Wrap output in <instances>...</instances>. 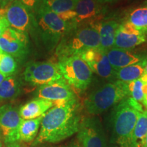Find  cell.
<instances>
[{"label": "cell", "instance_id": "obj_1", "mask_svg": "<svg viewBox=\"0 0 147 147\" xmlns=\"http://www.w3.org/2000/svg\"><path fill=\"white\" fill-rule=\"evenodd\" d=\"M80 124L79 104L76 98L55 104L43 115L35 143L63 141L77 133Z\"/></svg>", "mask_w": 147, "mask_h": 147}, {"label": "cell", "instance_id": "obj_2", "mask_svg": "<svg viewBox=\"0 0 147 147\" xmlns=\"http://www.w3.org/2000/svg\"><path fill=\"white\" fill-rule=\"evenodd\" d=\"M36 19L42 41L49 50L54 49L66 34L76 27L71 22L61 19L43 1L36 10Z\"/></svg>", "mask_w": 147, "mask_h": 147}, {"label": "cell", "instance_id": "obj_3", "mask_svg": "<svg viewBox=\"0 0 147 147\" xmlns=\"http://www.w3.org/2000/svg\"><path fill=\"white\" fill-rule=\"evenodd\" d=\"M100 39L95 23L76 27L62 38L59 45V57L80 55L85 51L100 47Z\"/></svg>", "mask_w": 147, "mask_h": 147}, {"label": "cell", "instance_id": "obj_4", "mask_svg": "<svg viewBox=\"0 0 147 147\" xmlns=\"http://www.w3.org/2000/svg\"><path fill=\"white\" fill-rule=\"evenodd\" d=\"M129 95L128 83L120 80L98 88L84 100V108L91 115H99L120 102Z\"/></svg>", "mask_w": 147, "mask_h": 147}, {"label": "cell", "instance_id": "obj_5", "mask_svg": "<svg viewBox=\"0 0 147 147\" xmlns=\"http://www.w3.org/2000/svg\"><path fill=\"white\" fill-rule=\"evenodd\" d=\"M137 103L132 98L123 99L114 112V133L121 147H134L131 142L132 134L140 113Z\"/></svg>", "mask_w": 147, "mask_h": 147}, {"label": "cell", "instance_id": "obj_6", "mask_svg": "<svg viewBox=\"0 0 147 147\" xmlns=\"http://www.w3.org/2000/svg\"><path fill=\"white\" fill-rule=\"evenodd\" d=\"M57 65L63 78L76 89L84 91L91 84L93 71L80 55L59 57Z\"/></svg>", "mask_w": 147, "mask_h": 147}, {"label": "cell", "instance_id": "obj_7", "mask_svg": "<svg viewBox=\"0 0 147 147\" xmlns=\"http://www.w3.org/2000/svg\"><path fill=\"white\" fill-rule=\"evenodd\" d=\"M24 79L33 85L42 86L63 78L57 64L50 61L31 62L23 73Z\"/></svg>", "mask_w": 147, "mask_h": 147}, {"label": "cell", "instance_id": "obj_8", "mask_svg": "<svg viewBox=\"0 0 147 147\" xmlns=\"http://www.w3.org/2000/svg\"><path fill=\"white\" fill-rule=\"evenodd\" d=\"M0 51L14 58L25 57L28 53L27 34L8 27L0 37Z\"/></svg>", "mask_w": 147, "mask_h": 147}, {"label": "cell", "instance_id": "obj_9", "mask_svg": "<svg viewBox=\"0 0 147 147\" xmlns=\"http://www.w3.org/2000/svg\"><path fill=\"white\" fill-rule=\"evenodd\" d=\"M23 119L19 110L11 104H5L0 107V131L6 143L19 140L18 130Z\"/></svg>", "mask_w": 147, "mask_h": 147}, {"label": "cell", "instance_id": "obj_10", "mask_svg": "<svg viewBox=\"0 0 147 147\" xmlns=\"http://www.w3.org/2000/svg\"><path fill=\"white\" fill-rule=\"evenodd\" d=\"M3 9V14L11 28L27 34L32 27L34 14L19 0H15Z\"/></svg>", "mask_w": 147, "mask_h": 147}, {"label": "cell", "instance_id": "obj_11", "mask_svg": "<svg viewBox=\"0 0 147 147\" xmlns=\"http://www.w3.org/2000/svg\"><path fill=\"white\" fill-rule=\"evenodd\" d=\"M38 98H42L57 104L76 99L74 92L63 78L51 83L40 86L38 90Z\"/></svg>", "mask_w": 147, "mask_h": 147}, {"label": "cell", "instance_id": "obj_12", "mask_svg": "<svg viewBox=\"0 0 147 147\" xmlns=\"http://www.w3.org/2000/svg\"><path fill=\"white\" fill-rule=\"evenodd\" d=\"M78 139L81 147H106L104 130L95 120L87 119L80 122Z\"/></svg>", "mask_w": 147, "mask_h": 147}, {"label": "cell", "instance_id": "obj_13", "mask_svg": "<svg viewBox=\"0 0 147 147\" xmlns=\"http://www.w3.org/2000/svg\"><path fill=\"white\" fill-rule=\"evenodd\" d=\"M89 65L93 72L104 78H112L115 77L114 70L106 54L99 48L89 49L80 55Z\"/></svg>", "mask_w": 147, "mask_h": 147}, {"label": "cell", "instance_id": "obj_14", "mask_svg": "<svg viewBox=\"0 0 147 147\" xmlns=\"http://www.w3.org/2000/svg\"><path fill=\"white\" fill-rule=\"evenodd\" d=\"M145 40L146 36L127 21L117 27L113 47L129 50L141 45Z\"/></svg>", "mask_w": 147, "mask_h": 147}, {"label": "cell", "instance_id": "obj_15", "mask_svg": "<svg viewBox=\"0 0 147 147\" xmlns=\"http://www.w3.org/2000/svg\"><path fill=\"white\" fill-rule=\"evenodd\" d=\"M100 5L97 0H78L74 10L75 17L71 23L76 27L84 22L93 21L94 23V19L101 15Z\"/></svg>", "mask_w": 147, "mask_h": 147}, {"label": "cell", "instance_id": "obj_16", "mask_svg": "<svg viewBox=\"0 0 147 147\" xmlns=\"http://www.w3.org/2000/svg\"><path fill=\"white\" fill-rule=\"evenodd\" d=\"M106 54L115 71L141 62V58L139 55L125 49L113 47L106 51Z\"/></svg>", "mask_w": 147, "mask_h": 147}, {"label": "cell", "instance_id": "obj_17", "mask_svg": "<svg viewBox=\"0 0 147 147\" xmlns=\"http://www.w3.org/2000/svg\"><path fill=\"white\" fill-rule=\"evenodd\" d=\"M54 105L49 100L36 98L22 106L19 110V115L24 120L36 119L43 116Z\"/></svg>", "mask_w": 147, "mask_h": 147}, {"label": "cell", "instance_id": "obj_18", "mask_svg": "<svg viewBox=\"0 0 147 147\" xmlns=\"http://www.w3.org/2000/svg\"><path fill=\"white\" fill-rule=\"evenodd\" d=\"M100 35V43L99 49L106 53L114 47L116 31L119 24L114 20L99 22L95 23Z\"/></svg>", "mask_w": 147, "mask_h": 147}, {"label": "cell", "instance_id": "obj_19", "mask_svg": "<svg viewBox=\"0 0 147 147\" xmlns=\"http://www.w3.org/2000/svg\"><path fill=\"white\" fill-rule=\"evenodd\" d=\"M78 0H43V2L65 21L71 22L75 17L74 10Z\"/></svg>", "mask_w": 147, "mask_h": 147}, {"label": "cell", "instance_id": "obj_20", "mask_svg": "<svg viewBox=\"0 0 147 147\" xmlns=\"http://www.w3.org/2000/svg\"><path fill=\"white\" fill-rule=\"evenodd\" d=\"M145 63L146 62H140L119 69L115 71V77L118 80L127 83L138 80L144 74Z\"/></svg>", "mask_w": 147, "mask_h": 147}, {"label": "cell", "instance_id": "obj_21", "mask_svg": "<svg viewBox=\"0 0 147 147\" xmlns=\"http://www.w3.org/2000/svg\"><path fill=\"white\" fill-rule=\"evenodd\" d=\"M43 116L34 119H23L18 130L19 140L24 142H31L38 134Z\"/></svg>", "mask_w": 147, "mask_h": 147}, {"label": "cell", "instance_id": "obj_22", "mask_svg": "<svg viewBox=\"0 0 147 147\" xmlns=\"http://www.w3.org/2000/svg\"><path fill=\"white\" fill-rule=\"evenodd\" d=\"M21 93V83L15 76L6 77L0 84V102L15 98Z\"/></svg>", "mask_w": 147, "mask_h": 147}, {"label": "cell", "instance_id": "obj_23", "mask_svg": "<svg viewBox=\"0 0 147 147\" xmlns=\"http://www.w3.org/2000/svg\"><path fill=\"white\" fill-rule=\"evenodd\" d=\"M134 28L147 34V6L140 7L134 10L129 16L128 21Z\"/></svg>", "mask_w": 147, "mask_h": 147}, {"label": "cell", "instance_id": "obj_24", "mask_svg": "<svg viewBox=\"0 0 147 147\" xmlns=\"http://www.w3.org/2000/svg\"><path fill=\"white\" fill-rule=\"evenodd\" d=\"M17 68L15 58L11 55L1 52L0 53V72L8 77L14 74Z\"/></svg>", "mask_w": 147, "mask_h": 147}, {"label": "cell", "instance_id": "obj_25", "mask_svg": "<svg viewBox=\"0 0 147 147\" xmlns=\"http://www.w3.org/2000/svg\"><path fill=\"white\" fill-rule=\"evenodd\" d=\"M144 83L141 78L134 80L128 83L129 95L132 99L136 102H143L144 97V93L143 91V87Z\"/></svg>", "mask_w": 147, "mask_h": 147}, {"label": "cell", "instance_id": "obj_26", "mask_svg": "<svg viewBox=\"0 0 147 147\" xmlns=\"http://www.w3.org/2000/svg\"><path fill=\"white\" fill-rule=\"evenodd\" d=\"M21 2L25 5L33 14H36V10L41 4L43 0H19Z\"/></svg>", "mask_w": 147, "mask_h": 147}, {"label": "cell", "instance_id": "obj_27", "mask_svg": "<svg viewBox=\"0 0 147 147\" xmlns=\"http://www.w3.org/2000/svg\"><path fill=\"white\" fill-rule=\"evenodd\" d=\"M3 14H4V9L3 8H0V37L8 27H10Z\"/></svg>", "mask_w": 147, "mask_h": 147}, {"label": "cell", "instance_id": "obj_28", "mask_svg": "<svg viewBox=\"0 0 147 147\" xmlns=\"http://www.w3.org/2000/svg\"><path fill=\"white\" fill-rule=\"evenodd\" d=\"M15 0H0V8H3L6 7L7 5L10 4L11 3H12Z\"/></svg>", "mask_w": 147, "mask_h": 147}, {"label": "cell", "instance_id": "obj_29", "mask_svg": "<svg viewBox=\"0 0 147 147\" xmlns=\"http://www.w3.org/2000/svg\"><path fill=\"white\" fill-rule=\"evenodd\" d=\"M97 1L100 4H104V3L115 2V1H117V0H97Z\"/></svg>", "mask_w": 147, "mask_h": 147}, {"label": "cell", "instance_id": "obj_30", "mask_svg": "<svg viewBox=\"0 0 147 147\" xmlns=\"http://www.w3.org/2000/svg\"><path fill=\"white\" fill-rule=\"evenodd\" d=\"M142 147H147V134L145 136L144 140H143L142 144Z\"/></svg>", "mask_w": 147, "mask_h": 147}, {"label": "cell", "instance_id": "obj_31", "mask_svg": "<svg viewBox=\"0 0 147 147\" xmlns=\"http://www.w3.org/2000/svg\"><path fill=\"white\" fill-rule=\"evenodd\" d=\"M3 136L1 132L0 131V147H3Z\"/></svg>", "mask_w": 147, "mask_h": 147}, {"label": "cell", "instance_id": "obj_32", "mask_svg": "<svg viewBox=\"0 0 147 147\" xmlns=\"http://www.w3.org/2000/svg\"><path fill=\"white\" fill-rule=\"evenodd\" d=\"M5 78H6V77H5L3 74H2L1 72H0V84H1V82L3 81V80H4Z\"/></svg>", "mask_w": 147, "mask_h": 147}, {"label": "cell", "instance_id": "obj_33", "mask_svg": "<svg viewBox=\"0 0 147 147\" xmlns=\"http://www.w3.org/2000/svg\"><path fill=\"white\" fill-rule=\"evenodd\" d=\"M67 147H81L80 146V144H71L70 146H68Z\"/></svg>", "mask_w": 147, "mask_h": 147}, {"label": "cell", "instance_id": "obj_34", "mask_svg": "<svg viewBox=\"0 0 147 147\" xmlns=\"http://www.w3.org/2000/svg\"><path fill=\"white\" fill-rule=\"evenodd\" d=\"M144 75L147 76V63H146L144 66Z\"/></svg>", "mask_w": 147, "mask_h": 147}, {"label": "cell", "instance_id": "obj_35", "mask_svg": "<svg viewBox=\"0 0 147 147\" xmlns=\"http://www.w3.org/2000/svg\"><path fill=\"white\" fill-rule=\"evenodd\" d=\"M1 51H0V53H1Z\"/></svg>", "mask_w": 147, "mask_h": 147}]
</instances>
